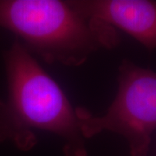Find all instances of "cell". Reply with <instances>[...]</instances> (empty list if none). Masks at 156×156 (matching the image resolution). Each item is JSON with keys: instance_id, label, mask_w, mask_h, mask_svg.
I'll use <instances>...</instances> for the list:
<instances>
[{"instance_id": "6da1fadb", "label": "cell", "mask_w": 156, "mask_h": 156, "mask_svg": "<svg viewBox=\"0 0 156 156\" xmlns=\"http://www.w3.org/2000/svg\"><path fill=\"white\" fill-rule=\"evenodd\" d=\"M8 95L0 99V141L29 151L37 143L36 131L60 137L64 156H87L77 108L56 82L16 40L4 53Z\"/></svg>"}, {"instance_id": "7a4b0ae2", "label": "cell", "mask_w": 156, "mask_h": 156, "mask_svg": "<svg viewBox=\"0 0 156 156\" xmlns=\"http://www.w3.org/2000/svg\"><path fill=\"white\" fill-rule=\"evenodd\" d=\"M0 27L48 63L80 66L100 49L121 42L111 25L83 16L69 1L0 0Z\"/></svg>"}, {"instance_id": "3957f363", "label": "cell", "mask_w": 156, "mask_h": 156, "mask_svg": "<svg viewBox=\"0 0 156 156\" xmlns=\"http://www.w3.org/2000/svg\"><path fill=\"white\" fill-rule=\"evenodd\" d=\"M118 91L102 115H93L77 107L85 139L104 131L127 140L131 156H147L156 130V72L124 59L118 69Z\"/></svg>"}, {"instance_id": "277c9868", "label": "cell", "mask_w": 156, "mask_h": 156, "mask_svg": "<svg viewBox=\"0 0 156 156\" xmlns=\"http://www.w3.org/2000/svg\"><path fill=\"white\" fill-rule=\"evenodd\" d=\"M89 18L120 29L148 50L156 49V2L147 0H69Z\"/></svg>"}]
</instances>
